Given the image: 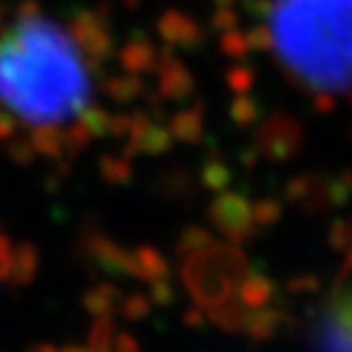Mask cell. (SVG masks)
<instances>
[{"label":"cell","mask_w":352,"mask_h":352,"mask_svg":"<svg viewBox=\"0 0 352 352\" xmlns=\"http://www.w3.org/2000/svg\"><path fill=\"white\" fill-rule=\"evenodd\" d=\"M91 100V66L64 22L22 12L0 28V116L28 130H59Z\"/></svg>","instance_id":"1"},{"label":"cell","mask_w":352,"mask_h":352,"mask_svg":"<svg viewBox=\"0 0 352 352\" xmlns=\"http://www.w3.org/2000/svg\"><path fill=\"white\" fill-rule=\"evenodd\" d=\"M272 39L281 64L308 86L352 83V0H276Z\"/></svg>","instance_id":"2"},{"label":"cell","mask_w":352,"mask_h":352,"mask_svg":"<svg viewBox=\"0 0 352 352\" xmlns=\"http://www.w3.org/2000/svg\"><path fill=\"white\" fill-rule=\"evenodd\" d=\"M316 350L352 352V292L330 296L316 320Z\"/></svg>","instance_id":"3"}]
</instances>
